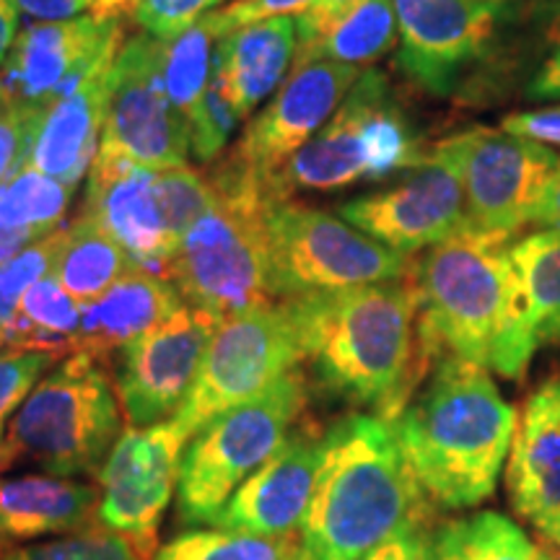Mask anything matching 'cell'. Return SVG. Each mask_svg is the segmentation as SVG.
<instances>
[{"label":"cell","mask_w":560,"mask_h":560,"mask_svg":"<svg viewBox=\"0 0 560 560\" xmlns=\"http://www.w3.org/2000/svg\"><path fill=\"white\" fill-rule=\"evenodd\" d=\"M289 301L304 361L327 395L392 420L431 371L420 350L418 291L410 272L389 283Z\"/></svg>","instance_id":"6da1fadb"},{"label":"cell","mask_w":560,"mask_h":560,"mask_svg":"<svg viewBox=\"0 0 560 560\" xmlns=\"http://www.w3.org/2000/svg\"><path fill=\"white\" fill-rule=\"evenodd\" d=\"M509 247L511 240L470 226L412 262L420 350L429 366L457 355L506 380L527 374L537 342Z\"/></svg>","instance_id":"7a4b0ae2"},{"label":"cell","mask_w":560,"mask_h":560,"mask_svg":"<svg viewBox=\"0 0 560 560\" xmlns=\"http://www.w3.org/2000/svg\"><path fill=\"white\" fill-rule=\"evenodd\" d=\"M488 371L441 355L420 382L423 387L389 420L433 506L457 511L488 501L509 462L520 416Z\"/></svg>","instance_id":"3957f363"},{"label":"cell","mask_w":560,"mask_h":560,"mask_svg":"<svg viewBox=\"0 0 560 560\" xmlns=\"http://www.w3.org/2000/svg\"><path fill=\"white\" fill-rule=\"evenodd\" d=\"M429 520L431 501L387 418L350 416L325 431V462L299 529L306 560H361Z\"/></svg>","instance_id":"277c9868"},{"label":"cell","mask_w":560,"mask_h":560,"mask_svg":"<svg viewBox=\"0 0 560 560\" xmlns=\"http://www.w3.org/2000/svg\"><path fill=\"white\" fill-rule=\"evenodd\" d=\"M120 392L102 359L70 353L13 416L3 441L5 470L30 462L50 475L100 472L122 429Z\"/></svg>","instance_id":"5b68a950"},{"label":"cell","mask_w":560,"mask_h":560,"mask_svg":"<svg viewBox=\"0 0 560 560\" xmlns=\"http://www.w3.org/2000/svg\"><path fill=\"white\" fill-rule=\"evenodd\" d=\"M306 392V376L293 369L257 397L221 412L192 433L177 480V520L185 527L219 522L231 495L296 429Z\"/></svg>","instance_id":"8992f818"},{"label":"cell","mask_w":560,"mask_h":560,"mask_svg":"<svg viewBox=\"0 0 560 560\" xmlns=\"http://www.w3.org/2000/svg\"><path fill=\"white\" fill-rule=\"evenodd\" d=\"M270 208V202L255 192L215 190L213 206L182 236L166 270L185 304L198 306L215 319L272 304Z\"/></svg>","instance_id":"52a82bcc"},{"label":"cell","mask_w":560,"mask_h":560,"mask_svg":"<svg viewBox=\"0 0 560 560\" xmlns=\"http://www.w3.org/2000/svg\"><path fill=\"white\" fill-rule=\"evenodd\" d=\"M361 70L325 58L293 60L289 81L244 128L226 156L213 161L208 182L219 190L257 192L278 206V177L289 161L338 112Z\"/></svg>","instance_id":"ba28073f"},{"label":"cell","mask_w":560,"mask_h":560,"mask_svg":"<svg viewBox=\"0 0 560 560\" xmlns=\"http://www.w3.org/2000/svg\"><path fill=\"white\" fill-rule=\"evenodd\" d=\"M412 262L353 223L325 210L278 202L268 213V280L272 299H296L389 283Z\"/></svg>","instance_id":"9c48e42d"},{"label":"cell","mask_w":560,"mask_h":560,"mask_svg":"<svg viewBox=\"0 0 560 560\" xmlns=\"http://www.w3.org/2000/svg\"><path fill=\"white\" fill-rule=\"evenodd\" d=\"M397 66L425 94L462 96L501 58V39L516 19L511 5L488 0H392Z\"/></svg>","instance_id":"30bf717a"},{"label":"cell","mask_w":560,"mask_h":560,"mask_svg":"<svg viewBox=\"0 0 560 560\" xmlns=\"http://www.w3.org/2000/svg\"><path fill=\"white\" fill-rule=\"evenodd\" d=\"M301 361L304 340L289 299L231 314L215 327L198 380L174 420L192 436L208 420L252 400L299 369Z\"/></svg>","instance_id":"8fae6325"},{"label":"cell","mask_w":560,"mask_h":560,"mask_svg":"<svg viewBox=\"0 0 560 560\" xmlns=\"http://www.w3.org/2000/svg\"><path fill=\"white\" fill-rule=\"evenodd\" d=\"M457 170L470 226L511 240L532 223L545 185L560 166L556 151L503 130L470 128L433 149Z\"/></svg>","instance_id":"7c38bea8"},{"label":"cell","mask_w":560,"mask_h":560,"mask_svg":"<svg viewBox=\"0 0 560 560\" xmlns=\"http://www.w3.org/2000/svg\"><path fill=\"white\" fill-rule=\"evenodd\" d=\"M164 60L166 39L140 32L122 42L100 143L153 172L187 166L190 156V125L170 100Z\"/></svg>","instance_id":"4fadbf2b"},{"label":"cell","mask_w":560,"mask_h":560,"mask_svg":"<svg viewBox=\"0 0 560 560\" xmlns=\"http://www.w3.org/2000/svg\"><path fill=\"white\" fill-rule=\"evenodd\" d=\"M190 436L177 420H161L153 425H130L120 433L96 472L100 509L96 524L120 532L143 548L156 550V529L170 506L179 480L182 454Z\"/></svg>","instance_id":"5bb4252c"},{"label":"cell","mask_w":560,"mask_h":560,"mask_svg":"<svg viewBox=\"0 0 560 560\" xmlns=\"http://www.w3.org/2000/svg\"><path fill=\"white\" fill-rule=\"evenodd\" d=\"M120 47V16L86 13L70 21H34L19 32L0 79L11 104L50 112L104 62L115 60Z\"/></svg>","instance_id":"9a60e30c"},{"label":"cell","mask_w":560,"mask_h":560,"mask_svg":"<svg viewBox=\"0 0 560 560\" xmlns=\"http://www.w3.org/2000/svg\"><path fill=\"white\" fill-rule=\"evenodd\" d=\"M338 215L405 257L470 229L459 174L436 151L387 190L342 202Z\"/></svg>","instance_id":"2e32d148"},{"label":"cell","mask_w":560,"mask_h":560,"mask_svg":"<svg viewBox=\"0 0 560 560\" xmlns=\"http://www.w3.org/2000/svg\"><path fill=\"white\" fill-rule=\"evenodd\" d=\"M219 325L213 314L182 304L172 317L120 350L117 392L130 425L143 429L179 410Z\"/></svg>","instance_id":"e0dca14e"},{"label":"cell","mask_w":560,"mask_h":560,"mask_svg":"<svg viewBox=\"0 0 560 560\" xmlns=\"http://www.w3.org/2000/svg\"><path fill=\"white\" fill-rule=\"evenodd\" d=\"M81 213L100 221L122 244L136 268L166 278L177 244L161 210L156 172L100 149L91 164Z\"/></svg>","instance_id":"ac0fdd59"},{"label":"cell","mask_w":560,"mask_h":560,"mask_svg":"<svg viewBox=\"0 0 560 560\" xmlns=\"http://www.w3.org/2000/svg\"><path fill=\"white\" fill-rule=\"evenodd\" d=\"M325 462V431L293 429L285 444L231 495L215 527L262 537L299 535Z\"/></svg>","instance_id":"d6986e66"},{"label":"cell","mask_w":560,"mask_h":560,"mask_svg":"<svg viewBox=\"0 0 560 560\" xmlns=\"http://www.w3.org/2000/svg\"><path fill=\"white\" fill-rule=\"evenodd\" d=\"M509 499L545 540L560 545V376L524 402L506 462Z\"/></svg>","instance_id":"ffe728a7"},{"label":"cell","mask_w":560,"mask_h":560,"mask_svg":"<svg viewBox=\"0 0 560 560\" xmlns=\"http://www.w3.org/2000/svg\"><path fill=\"white\" fill-rule=\"evenodd\" d=\"M384 81L387 75L382 70H366L359 75L338 112L280 172L276 185L280 202L291 200L293 192H330L371 179L366 122Z\"/></svg>","instance_id":"44dd1931"},{"label":"cell","mask_w":560,"mask_h":560,"mask_svg":"<svg viewBox=\"0 0 560 560\" xmlns=\"http://www.w3.org/2000/svg\"><path fill=\"white\" fill-rule=\"evenodd\" d=\"M299 32L293 16L255 21L215 39L210 75L221 83L223 94L240 120L255 112L283 81L296 58Z\"/></svg>","instance_id":"7402d4cb"},{"label":"cell","mask_w":560,"mask_h":560,"mask_svg":"<svg viewBox=\"0 0 560 560\" xmlns=\"http://www.w3.org/2000/svg\"><path fill=\"white\" fill-rule=\"evenodd\" d=\"M100 486L60 475L0 482V556L47 535H73L96 524Z\"/></svg>","instance_id":"603a6c76"},{"label":"cell","mask_w":560,"mask_h":560,"mask_svg":"<svg viewBox=\"0 0 560 560\" xmlns=\"http://www.w3.org/2000/svg\"><path fill=\"white\" fill-rule=\"evenodd\" d=\"M185 304L170 278L130 268L102 299L81 306V330L73 353L107 359L115 350L149 332Z\"/></svg>","instance_id":"cb8c5ba5"},{"label":"cell","mask_w":560,"mask_h":560,"mask_svg":"<svg viewBox=\"0 0 560 560\" xmlns=\"http://www.w3.org/2000/svg\"><path fill=\"white\" fill-rule=\"evenodd\" d=\"M115 60L104 62L73 94L52 104L34 143L30 166L50 174L73 190L100 153L96 143H102L100 132H104L107 122Z\"/></svg>","instance_id":"d4e9b609"},{"label":"cell","mask_w":560,"mask_h":560,"mask_svg":"<svg viewBox=\"0 0 560 560\" xmlns=\"http://www.w3.org/2000/svg\"><path fill=\"white\" fill-rule=\"evenodd\" d=\"M293 19L299 32L293 60L325 58L359 68L380 60L397 42L392 0H317Z\"/></svg>","instance_id":"484cf974"},{"label":"cell","mask_w":560,"mask_h":560,"mask_svg":"<svg viewBox=\"0 0 560 560\" xmlns=\"http://www.w3.org/2000/svg\"><path fill=\"white\" fill-rule=\"evenodd\" d=\"M130 268H136L122 244L100 221L79 215L66 229L55 278L81 306L102 299Z\"/></svg>","instance_id":"4316f807"},{"label":"cell","mask_w":560,"mask_h":560,"mask_svg":"<svg viewBox=\"0 0 560 560\" xmlns=\"http://www.w3.org/2000/svg\"><path fill=\"white\" fill-rule=\"evenodd\" d=\"M524 317L537 348L560 340V231H535L509 247Z\"/></svg>","instance_id":"83f0119b"},{"label":"cell","mask_w":560,"mask_h":560,"mask_svg":"<svg viewBox=\"0 0 560 560\" xmlns=\"http://www.w3.org/2000/svg\"><path fill=\"white\" fill-rule=\"evenodd\" d=\"M79 330L81 304L50 272L24 291L16 314L5 325V342L21 350H52L58 355H70Z\"/></svg>","instance_id":"f1b7e54d"},{"label":"cell","mask_w":560,"mask_h":560,"mask_svg":"<svg viewBox=\"0 0 560 560\" xmlns=\"http://www.w3.org/2000/svg\"><path fill=\"white\" fill-rule=\"evenodd\" d=\"M436 560H550L520 524L495 511H478L433 532Z\"/></svg>","instance_id":"f546056e"},{"label":"cell","mask_w":560,"mask_h":560,"mask_svg":"<svg viewBox=\"0 0 560 560\" xmlns=\"http://www.w3.org/2000/svg\"><path fill=\"white\" fill-rule=\"evenodd\" d=\"M73 187L50 174L24 166L0 187V226L39 242L60 229Z\"/></svg>","instance_id":"4dcf8cb0"},{"label":"cell","mask_w":560,"mask_h":560,"mask_svg":"<svg viewBox=\"0 0 560 560\" xmlns=\"http://www.w3.org/2000/svg\"><path fill=\"white\" fill-rule=\"evenodd\" d=\"M153 560H306L301 535L262 537L229 529H187Z\"/></svg>","instance_id":"1f68e13d"},{"label":"cell","mask_w":560,"mask_h":560,"mask_svg":"<svg viewBox=\"0 0 560 560\" xmlns=\"http://www.w3.org/2000/svg\"><path fill=\"white\" fill-rule=\"evenodd\" d=\"M213 39L208 26L198 21L179 37L166 42V91L190 128L198 122L202 104H206L210 68H213Z\"/></svg>","instance_id":"d6a6232c"},{"label":"cell","mask_w":560,"mask_h":560,"mask_svg":"<svg viewBox=\"0 0 560 560\" xmlns=\"http://www.w3.org/2000/svg\"><path fill=\"white\" fill-rule=\"evenodd\" d=\"M153 556L156 552L132 537L94 524L60 540L21 545L3 552L0 560H153Z\"/></svg>","instance_id":"836d02e7"},{"label":"cell","mask_w":560,"mask_h":560,"mask_svg":"<svg viewBox=\"0 0 560 560\" xmlns=\"http://www.w3.org/2000/svg\"><path fill=\"white\" fill-rule=\"evenodd\" d=\"M156 190L174 244H179L182 236L215 200V190L210 187L208 177H202L190 166H172V170L156 172Z\"/></svg>","instance_id":"e575fe53"},{"label":"cell","mask_w":560,"mask_h":560,"mask_svg":"<svg viewBox=\"0 0 560 560\" xmlns=\"http://www.w3.org/2000/svg\"><path fill=\"white\" fill-rule=\"evenodd\" d=\"M62 240H66V229H58L55 234L21 249L11 260L0 262V322H3V330L16 314L24 291L55 270Z\"/></svg>","instance_id":"d590c367"},{"label":"cell","mask_w":560,"mask_h":560,"mask_svg":"<svg viewBox=\"0 0 560 560\" xmlns=\"http://www.w3.org/2000/svg\"><path fill=\"white\" fill-rule=\"evenodd\" d=\"M532 66L524 81L527 100H560V0H545L535 13Z\"/></svg>","instance_id":"8d00e7d4"},{"label":"cell","mask_w":560,"mask_h":560,"mask_svg":"<svg viewBox=\"0 0 560 560\" xmlns=\"http://www.w3.org/2000/svg\"><path fill=\"white\" fill-rule=\"evenodd\" d=\"M60 355L52 350H21L11 348L0 353V446L5 441L9 416L19 412L26 397L37 387L42 374L55 366Z\"/></svg>","instance_id":"74e56055"},{"label":"cell","mask_w":560,"mask_h":560,"mask_svg":"<svg viewBox=\"0 0 560 560\" xmlns=\"http://www.w3.org/2000/svg\"><path fill=\"white\" fill-rule=\"evenodd\" d=\"M47 109L11 104L0 112V187L30 166L34 143L45 122Z\"/></svg>","instance_id":"f35d334b"},{"label":"cell","mask_w":560,"mask_h":560,"mask_svg":"<svg viewBox=\"0 0 560 560\" xmlns=\"http://www.w3.org/2000/svg\"><path fill=\"white\" fill-rule=\"evenodd\" d=\"M221 3L223 0H138L130 16L143 32L170 42Z\"/></svg>","instance_id":"ab89813d"},{"label":"cell","mask_w":560,"mask_h":560,"mask_svg":"<svg viewBox=\"0 0 560 560\" xmlns=\"http://www.w3.org/2000/svg\"><path fill=\"white\" fill-rule=\"evenodd\" d=\"M317 0H236L221 11H210L200 21L208 26L215 39L242 30V26L255 24V21L276 19V16H299Z\"/></svg>","instance_id":"60d3db41"},{"label":"cell","mask_w":560,"mask_h":560,"mask_svg":"<svg viewBox=\"0 0 560 560\" xmlns=\"http://www.w3.org/2000/svg\"><path fill=\"white\" fill-rule=\"evenodd\" d=\"M433 532H436V527H431L429 522L416 524V527L397 532L395 537L376 545L361 560H436Z\"/></svg>","instance_id":"b9f144b4"},{"label":"cell","mask_w":560,"mask_h":560,"mask_svg":"<svg viewBox=\"0 0 560 560\" xmlns=\"http://www.w3.org/2000/svg\"><path fill=\"white\" fill-rule=\"evenodd\" d=\"M501 130L509 136L535 140V143L560 145V107L516 112V115L503 117Z\"/></svg>","instance_id":"7bdbcfd3"},{"label":"cell","mask_w":560,"mask_h":560,"mask_svg":"<svg viewBox=\"0 0 560 560\" xmlns=\"http://www.w3.org/2000/svg\"><path fill=\"white\" fill-rule=\"evenodd\" d=\"M16 5L34 21H70L94 11V0H16Z\"/></svg>","instance_id":"ee69618b"},{"label":"cell","mask_w":560,"mask_h":560,"mask_svg":"<svg viewBox=\"0 0 560 560\" xmlns=\"http://www.w3.org/2000/svg\"><path fill=\"white\" fill-rule=\"evenodd\" d=\"M532 223L550 231H560V166L552 172L548 185H545L542 198L537 200L535 213H532Z\"/></svg>","instance_id":"f6af8a7d"},{"label":"cell","mask_w":560,"mask_h":560,"mask_svg":"<svg viewBox=\"0 0 560 560\" xmlns=\"http://www.w3.org/2000/svg\"><path fill=\"white\" fill-rule=\"evenodd\" d=\"M19 5L16 0H0V68L5 66L19 37Z\"/></svg>","instance_id":"bcb514c9"},{"label":"cell","mask_w":560,"mask_h":560,"mask_svg":"<svg viewBox=\"0 0 560 560\" xmlns=\"http://www.w3.org/2000/svg\"><path fill=\"white\" fill-rule=\"evenodd\" d=\"M30 244H34V240H30L26 234H19V231L0 226V262L11 260L13 255H19V252L30 247Z\"/></svg>","instance_id":"7dc6e473"},{"label":"cell","mask_w":560,"mask_h":560,"mask_svg":"<svg viewBox=\"0 0 560 560\" xmlns=\"http://www.w3.org/2000/svg\"><path fill=\"white\" fill-rule=\"evenodd\" d=\"M138 0H94L96 16H125V13H132Z\"/></svg>","instance_id":"c3c4849f"},{"label":"cell","mask_w":560,"mask_h":560,"mask_svg":"<svg viewBox=\"0 0 560 560\" xmlns=\"http://www.w3.org/2000/svg\"><path fill=\"white\" fill-rule=\"evenodd\" d=\"M9 107V94H5V86H3V79H0V112Z\"/></svg>","instance_id":"681fc988"},{"label":"cell","mask_w":560,"mask_h":560,"mask_svg":"<svg viewBox=\"0 0 560 560\" xmlns=\"http://www.w3.org/2000/svg\"><path fill=\"white\" fill-rule=\"evenodd\" d=\"M5 342V330H3V322H0V346Z\"/></svg>","instance_id":"f907efd6"},{"label":"cell","mask_w":560,"mask_h":560,"mask_svg":"<svg viewBox=\"0 0 560 560\" xmlns=\"http://www.w3.org/2000/svg\"><path fill=\"white\" fill-rule=\"evenodd\" d=\"M5 470V462H3V450H0V472Z\"/></svg>","instance_id":"816d5d0a"},{"label":"cell","mask_w":560,"mask_h":560,"mask_svg":"<svg viewBox=\"0 0 560 560\" xmlns=\"http://www.w3.org/2000/svg\"><path fill=\"white\" fill-rule=\"evenodd\" d=\"M488 3H501V5H506V3H511V0H488Z\"/></svg>","instance_id":"f5cc1de1"}]
</instances>
